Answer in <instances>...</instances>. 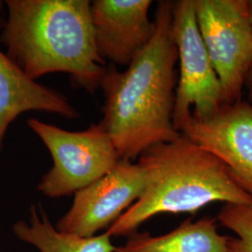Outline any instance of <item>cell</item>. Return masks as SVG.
Segmentation results:
<instances>
[{
  "instance_id": "obj_9",
  "label": "cell",
  "mask_w": 252,
  "mask_h": 252,
  "mask_svg": "<svg viewBox=\"0 0 252 252\" xmlns=\"http://www.w3.org/2000/svg\"><path fill=\"white\" fill-rule=\"evenodd\" d=\"M151 0H94L91 15L100 56L128 66L152 40L155 22L149 17Z\"/></svg>"
},
{
  "instance_id": "obj_8",
  "label": "cell",
  "mask_w": 252,
  "mask_h": 252,
  "mask_svg": "<svg viewBox=\"0 0 252 252\" xmlns=\"http://www.w3.org/2000/svg\"><path fill=\"white\" fill-rule=\"evenodd\" d=\"M180 134L225 164L236 182L252 196V104H226L211 117L189 116Z\"/></svg>"
},
{
  "instance_id": "obj_7",
  "label": "cell",
  "mask_w": 252,
  "mask_h": 252,
  "mask_svg": "<svg viewBox=\"0 0 252 252\" xmlns=\"http://www.w3.org/2000/svg\"><path fill=\"white\" fill-rule=\"evenodd\" d=\"M145 185V172L138 162L120 160L104 177L74 193L71 207L55 227L67 234L94 236L135 204Z\"/></svg>"
},
{
  "instance_id": "obj_12",
  "label": "cell",
  "mask_w": 252,
  "mask_h": 252,
  "mask_svg": "<svg viewBox=\"0 0 252 252\" xmlns=\"http://www.w3.org/2000/svg\"><path fill=\"white\" fill-rule=\"evenodd\" d=\"M20 240L30 244L39 252H114L111 237L104 233L82 237L59 231L41 207H30L29 222L19 220L12 226Z\"/></svg>"
},
{
  "instance_id": "obj_11",
  "label": "cell",
  "mask_w": 252,
  "mask_h": 252,
  "mask_svg": "<svg viewBox=\"0 0 252 252\" xmlns=\"http://www.w3.org/2000/svg\"><path fill=\"white\" fill-rule=\"evenodd\" d=\"M114 252H229L228 235L220 234L215 219H188L173 231L153 235L138 231L127 235Z\"/></svg>"
},
{
  "instance_id": "obj_2",
  "label": "cell",
  "mask_w": 252,
  "mask_h": 252,
  "mask_svg": "<svg viewBox=\"0 0 252 252\" xmlns=\"http://www.w3.org/2000/svg\"><path fill=\"white\" fill-rule=\"evenodd\" d=\"M0 40L6 54L33 81L65 73L73 86L100 89L106 61L95 45L89 0H5Z\"/></svg>"
},
{
  "instance_id": "obj_10",
  "label": "cell",
  "mask_w": 252,
  "mask_h": 252,
  "mask_svg": "<svg viewBox=\"0 0 252 252\" xmlns=\"http://www.w3.org/2000/svg\"><path fill=\"white\" fill-rule=\"evenodd\" d=\"M28 111L66 119L80 117V112L63 94L28 78L0 50V151L10 125Z\"/></svg>"
},
{
  "instance_id": "obj_16",
  "label": "cell",
  "mask_w": 252,
  "mask_h": 252,
  "mask_svg": "<svg viewBox=\"0 0 252 252\" xmlns=\"http://www.w3.org/2000/svg\"><path fill=\"white\" fill-rule=\"evenodd\" d=\"M250 98H251V103L252 104V92H250Z\"/></svg>"
},
{
  "instance_id": "obj_1",
  "label": "cell",
  "mask_w": 252,
  "mask_h": 252,
  "mask_svg": "<svg viewBox=\"0 0 252 252\" xmlns=\"http://www.w3.org/2000/svg\"><path fill=\"white\" fill-rule=\"evenodd\" d=\"M174 1H160L150 43L125 71L107 66L100 83L105 103L100 124L121 160L133 162L154 145L181 134L173 124L178 50L172 33Z\"/></svg>"
},
{
  "instance_id": "obj_14",
  "label": "cell",
  "mask_w": 252,
  "mask_h": 252,
  "mask_svg": "<svg viewBox=\"0 0 252 252\" xmlns=\"http://www.w3.org/2000/svg\"><path fill=\"white\" fill-rule=\"evenodd\" d=\"M246 9L248 18L252 27V0H246Z\"/></svg>"
},
{
  "instance_id": "obj_13",
  "label": "cell",
  "mask_w": 252,
  "mask_h": 252,
  "mask_svg": "<svg viewBox=\"0 0 252 252\" xmlns=\"http://www.w3.org/2000/svg\"><path fill=\"white\" fill-rule=\"evenodd\" d=\"M218 220L235 234L229 237V252H252V205L223 204Z\"/></svg>"
},
{
  "instance_id": "obj_4",
  "label": "cell",
  "mask_w": 252,
  "mask_h": 252,
  "mask_svg": "<svg viewBox=\"0 0 252 252\" xmlns=\"http://www.w3.org/2000/svg\"><path fill=\"white\" fill-rule=\"evenodd\" d=\"M27 126L45 145L54 164L37 185L50 198L76 193L111 171L120 162L110 136L102 125L93 124L83 131L72 132L36 118Z\"/></svg>"
},
{
  "instance_id": "obj_15",
  "label": "cell",
  "mask_w": 252,
  "mask_h": 252,
  "mask_svg": "<svg viewBox=\"0 0 252 252\" xmlns=\"http://www.w3.org/2000/svg\"><path fill=\"white\" fill-rule=\"evenodd\" d=\"M246 86L249 88L250 92H252V65H251V68H250V70H249L248 77H247Z\"/></svg>"
},
{
  "instance_id": "obj_3",
  "label": "cell",
  "mask_w": 252,
  "mask_h": 252,
  "mask_svg": "<svg viewBox=\"0 0 252 252\" xmlns=\"http://www.w3.org/2000/svg\"><path fill=\"white\" fill-rule=\"evenodd\" d=\"M137 160L146 176L144 190L105 232L111 238L136 232L160 214H191L214 202L252 205V195L225 164L182 134L149 148Z\"/></svg>"
},
{
  "instance_id": "obj_5",
  "label": "cell",
  "mask_w": 252,
  "mask_h": 252,
  "mask_svg": "<svg viewBox=\"0 0 252 252\" xmlns=\"http://www.w3.org/2000/svg\"><path fill=\"white\" fill-rule=\"evenodd\" d=\"M172 33L180 63L173 124L180 132L190 115L205 120L225 103L220 82L199 31L194 0L174 1Z\"/></svg>"
},
{
  "instance_id": "obj_6",
  "label": "cell",
  "mask_w": 252,
  "mask_h": 252,
  "mask_svg": "<svg viewBox=\"0 0 252 252\" xmlns=\"http://www.w3.org/2000/svg\"><path fill=\"white\" fill-rule=\"evenodd\" d=\"M194 8L225 105L242 100L252 63V27L246 0H194Z\"/></svg>"
}]
</instances>
